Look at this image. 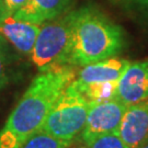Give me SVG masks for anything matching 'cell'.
<instances>
[{
  "label": "cell",
  "mask_w": 148,
  "mask_h": 148,
  "mask_svg": "<svg viewBox=\"0 0 148 148\" xmlns=\"http://www.w3.org/2000/svg\"><path fill=\"white\" fill-rule=\"evenodd\" d=\"M74 67L40 71L0 131V148H20L42 130L55 102L75 79Z\"/></svg>",
  "instance_id": "6da1fadb"
},
{
  "label": "cell",
  "mask_w": 148,
  "mask_h": 148,
  "mask_svg": "<svg viewBox=\"0 0 148 148\" xmlns=\"http://www.w3.org/2000/svg\"><path fill=\"white\" fill-rule=\"evenodd\" d=\"M125 45L124 32L102 12L91 7L74 10L71 40L66 65H86L115 57Z\"/></svg>",
  "instance_id": "7a4b0ae2"
},
{
  "label": "cell",
  "mask_w": 148,
  "mask_h": 148,
  "mask_svg": "<svg viewBox=\"0 0 148 148\" xmlns=\"http://www.w3.org/2000/svg\"><path fill=\"white\" fill-rule=\"evenodd\" d=\"M74 11L41 24L31 52V58L40 71L67 66Z\"/></svg>",
  "instance_id": "3957f363"
},
{
  "label": "cell",
  "mask_w": 148,
  "mask_h": 148,
  "mask_svg": "<svg viewBox=\"0 0 148 148\" xmlns=\"http://www.w3.org/2000/svg\"><path fill=\"white\" fill-rule=\"evenodd\" d=\"M90 103L71 81L55 102L42 130L71 142L85 128Z\"/></svg>",
  "instance_id": "277c9868"
},
{
  "label": "cell",
  "mask_w": 148,
  "mask_h": 148,
  "mask_svg": "<svg viewBox=\"0 0 148 148\" xmlns=\"http://www.w3.org/2000/svg\"><path fill=\"white\" fill-rule=\"evenodd\" d=\"M127 106L116 98L91 102L85 128L82 130V138L117 133Z\"/></svg>",
  "instance_id": "5b68a950"
},
{
  "label": "cell",
  "mask_w": 148,
  "mask_h": 148,
  "mask_svg": "<svg viewBox=\"0 0 148 148\" xmlns=\"http://www.w3.org/2000/svg\"><path fill=\"white\" fill-rule=\"evenodd\" d=\"M115 98L126 106L148 100V58L128 65L119 79Z\"/></svg>",
  "instance_id": "8992f818"
},
{
  "label": "cell",
  "mask_w": 148,
  "mask_h": 148,
  "mask_svg": "<svg viewBox=\"0 0 148 148\" xmlns=\"http://www.w3.org/2000/svg\"><path fill=\"white\" fill-rule=\"evenodd\" d=\"M117 133L130 148H137L147 140L148 100L127 106Z\"/></svg>",
  "instance_id": "52a82bcc"
},
{
  "label": "cell",
  "mask_w": 148,
  "mask_h": 148,
  "mask_svg": "<svg viewBox=\"0 0 148 148\" xmlns=\"http://www.w3.org/2000/svg\"><path fill=\"white\" fill-rule=\"evenodd\" d=\"M41 24L16 20L13 16L7 18L0 23V35L5 38L22 54L30 55L36 40Z\"/></svg>",
  "instance_id": "ba28073f"
},
{
  "label": "cell",
  "mask_w": 148,
  "mask_h": 148,
  "mask_svg": "<svg viewBox=\"0 0 148 148\" xmlns=\"http://www.w3.org/2000/svg\"><path fill=\"white\" fill-rule=\"evenodd\" d=\"M130 62L127 59L111 57L81 67L77 75L76 81L79 84L115 81L121 78Z\"/></svg>",
  "instance_id": "9c48e42d"
},
{
  "label": "cell",
  "mask_w": 148,
  "mask_h": 148,
  "mask_svg": "<svg viewBox=\"0 0 148 148\" xmlns=\"http://www.w3.org/2000/svg\"><path fill=\"white\" fill-rule=\"evenodd\" d=\"M73 0H30L25 8L16 12L14 19L42 24L66 13Z\"/></svg>",
  "instance_id": "30bf717a"
},
{
  "label": "cell",
  "mask_w": 148,
  "mask_h": 148,
  "mask_svg": "<svg viewBox=\"0 0 148 148\" xmlns=\"http://www.w3.org/2000/svg\"><path fill=\"white\" fill-rule=\"evenodd\" d=\"M117 82L115 81H104V82H90V84H79L76 80H73L75 87L79 92L90 102L109 100L115 98Z\"/></svg>",
  "instance_id": "8fae6325"
},
{
  "label": "cell",
  "mask_w": 148,
  "mask_h": 148,
  "mask_svg": "<svg viewBox=\"0 0 148 148\" xmlns=\"http://www.w3.org/2000/svg\"><path fill=\"white\" fill-rule=\"evenodd\" d=\"M70 143L71 142L55 137L41 130L29 138L20 148H67Z\"/></svg>",
  "instance_id": "7c38bea8"
},
{
  "label": "cell",
  "mask_w": 148,
  "mask_h": 148,
  "mask_svg": "<svg viewBox=\"0 0 148 148\" xmlns=\"http://www.w3.org/2000/svg\"><path fill=\"white\" fill-rule=\"evenodd\" d=\"M84 143L89 148H130L119 133H108L84 137Z\"/></svg>",
  "instance_id": "4fadbf2b"
},
{
  "label": "cell",
  "mask_w": 148,
  "mask_h": 148,
  "mask_svg": "<svg viewBox=\"0 0 148 148\" xmlns=\"http://www.w3.org/2000/svg\"><path fill=\"white\" fill-rule=\"evenodd\" d=\"M11 55L7 46L5 38L0 40V91L5 88L10 81Z\"/></svg>",
  "instance_id": "5bb4252c"
},
{
  "label": "cell",
  "mask_w": 148,
  "mask_h": 148,
  "mask_svg": "<svg viewBox=\"0 0 148 148\" xmlns=\"http://www.w3.org/2000/svg\"><path fill=\"white\" fill-rule=\"evenodd\" d=\"M30 0H3L7 9L9 11L11 16H13L16 12L25 8Z\"/></svg>",
  "instance_id": "9a60e30c"
},
{
  "label": "cell",
  "mask_w": 148,
  "mask_h": 148,
  "mask_svg": "<svg viewBox=\"0 0 148 148\" xmlns=\"http://www.w3.org/2000/svg\"><path fill=\"white\" fill-rule=\"evenodd\" d=\"M124 2H127L130 5H134L139 8H143L145 10L148 11V0H121Z\"/></svg>",
  "instance_id": "2e32d148"
},
{
  "label": "cell",
  "mask_w": 148,
  "mask_h": 148,
  "mask_svg": "<svg viewBox=\"0 0 148 148\" xmlns=\"http://www.w3.org/2000/svg\"><path fill=\"white\" fill-rule=\"evenodd\" d=\"M9 16H11L10 13H9V11H8V9H7V7H5L3 0H0V23L3 22Z\"/></svg>",
  "instance_id": "e0dca14e"
},
{
  "label": "cell",
  "mask_w": 148,
  "mask_h": 148,
  "mask_svg": "<svg viewBox=\"0 0 148 148\" xmlns=\"http://www.w3.org/2000/svg\"><path fill=\"white\" fill-rule=\"evenodd\" d=\"M137 148H148V139L146 140V142H144L140 146H138Z\"/></svg>",
  "instance_id": "ac0fdd59"
},
{
  "label": "cell",
  "mask_w": 148,
  "mask_h": 148,
  "mask_svg": "<svg viewBox=\"0 0 148 148\" xmlns=\"http://www.w3.org/2000/svg\"><path fill=\"white\" fill-rule=\"evenodd\" d=\"M76 148H89V147L85 144V145H79V146H77Z\"/></svg>",
  "instance_id": "d6986e66"
},
{
  "label": "cell",
  "mask_w": 148,
  "mask_h": 148,
  "mask_svg": "<svg viewBox=\"0 0 148 148\" xmlns=\"http://www.w3.org/2000/svg\"><path fill=\"white\" fill-rule=\"evenodd\" d=\"M2 38H5V37H3V36H1V35H0V40H2Z\"/></svg>",
  "instance_id": "ffe728a7"
}]
</instances>
